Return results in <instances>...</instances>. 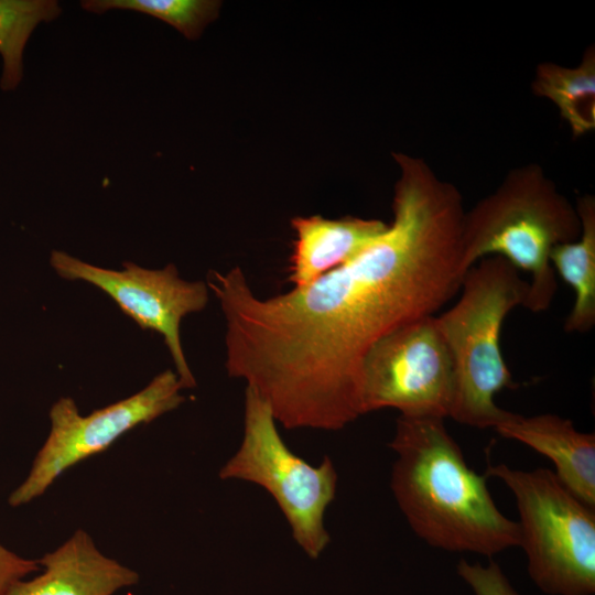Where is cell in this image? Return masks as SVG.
<instances>
[{
	"instance_id": "obj_4",
	"label": "cell",
	"mask_w": 595,
	"mask_h": 595,
	"mask_svg": "<svg viewBox=\"0 0 595 595\" xmlns=\"http://www.w3.org/2000/svg\"><path fill=\"white\" fill-rule=\"evenodd\" d=\"M461 288L457 303L436 316L454 368L450 416L473 428L495 429L509 413L496 404L495 396L516 386L500 333L508 313L524 305L529 282L506 259L491 256L466 272Z\"/></svg>"
},
{
	"instance_id": "obj_12",
	"label": "cell",
	"mask_w": 595,
	"mask_h": 595,
	"mask_svg": "<svg viewBox=\"0 0 595 595\" xmlns=\"http://www.w3.org/2000/svg\"><path fill=\"white\" fill-rule=\"evenodd\" d=\"M288 280L294 288L309 285L345 264L379 238L388 228L380 219L345 216L328 219L320 215L296 216Z\"/></svg>"
},
{
	"instance_id": "obj_10",
	"label": "cell",
	"mask_w": 595,
	"mask_h": 595,
	"mask_svg": "<svg viewBox=\"0 0 595 595\" xmlns=\"http://www.w3.org/2000/svg\"><path fill=\"white\" fill-rule=\"evenodd\" d=\"M37 561L40 574L6 595H113L139 583L137 571L104 554L83 529Z\"/></svg>"
},
{
	"instance_id": "obj_16",
	"label": "cell",
	"mask_w": 595,
	"mask_h": 595,
	"mask_svg": "<svg viewBox=\"0 0 595 595\" xmlns=\"http://www.w3.org/2000/svg\"><path fill=\"white\" fill-rule=\"evenodd\" d=\"M82 7L97 14L112 9L133 10L158 18L175 28L188 40L199 37L215 20L220 7L214 0H85Z\"/></svg>"
},
{
	"instance_id": "obj_18",
	"label": "cell",
	"mask_w": 595,
	"mask_h": 595,
	"mask_svg": "<svg viewBox=\"0 0 595 595\" xmlns=\"http://www.w3.org/2000/svg\"><path fill=\"white\" fill-rule=\"evenodd\" d=\"M40 571L37 560L23 558L0 543V595H6L18 582Z\"/></svg>"
},
{
	"instance_id": "obj_7",
	"label": "cell",
	"mask_w": 595,
	"mask_h": 595,
	"mask_svg": "<svg viewBox=\"0 0 595 595\" xmlns=\"http://www.w3.org/2000/svg\"><path fill=\"white\" fill-rule=\"evenodd\" d=\"M175 370L156 375L140 391L82 415L71 397L60 398L50 409L51 428L23 482L10 494L11 507L42 496L67 469L107 450L138 425L175 410L185 398Z\"/></svg>"
},
{
	"instance_id": "obj_13",
	"label": "cell",
	"mask_w": 595,
	"mask_h": 595,
	"mask_svg": "<svg viewBox=\"0 0 595 595\" xmlns=\"http://www.w3.org/2000/svg\"><path fill=\"white\" fill-rule=\"evenodd\" d=\"M576 210L580 237L555 246L550 253L554 271L574 291V303L564 323L566 333H587L595 325V198L583 195Z\"/></svg>"
},
{
	"instance_id": "obj_17",
	"label": "cell",
	"mask_w": 595,
	"mask_h": 595,
	"mask_svg": "<svg viewBox=\"0 0 595 595\" xmlns=\"http://www.w3.org/2000/svg\"><path fill=\"white\" fill-rule=\"evenodd\" d=\"M457 574L474 595H519L496 562L482 565L462 559L457 564Z\"/></svg>"
},
{
	"instance_id": "obj_9",
	"label": "cell",
	"mask_w": 595,
	"mask_h": 595,
	"mask_svg": "<svg viewBox=\"0 0 595 595\" xmlns=\"http://www.w3.org/2000/svg\"><path fill=\"white\" fill-rule=\"evenodd\" d=\"M50 264L63 279L84 281L109 295L142 329L163 337L183 389L196 385L180 335L182 320L204 310L209 289L204 281H187L173 263L161 269L125 261L121 270L98 267L67 252L54 250Z\"/></svg>"
},
{
	"instance_id": "obj_1",
	"label": "cell",
	"mask_w": 595,
	"mask_h": 595,
	"mask_svg": "<svg viewBox=\"0 0 595 595\" xmlns=\"http://www.w3.org/2000/svg\"><path fill=\"white\" fill-rule=\"evenodd\" d=\"M392 223L345 264L261 299L239 267L209 271L225 318V367L285 429L337 431L364 414L361 370L383 336L434 315L461 289L465 210L455 185L394 153Z\"/></svg>"
},
{
	"instance_id": "obj_15",
	"label": "cell",
	"mask_w": 595,
	"mask_h": 595,
	"mask_svg": "<svg viewBox=\"0 0 595 595\" xmlns=\"http://www.w3.org/2000/svg\"><path fill=\"white\" fill-rule=\"evenodd\" d=\"M62 9L56 0H0V55L2 90H13L23 77L24 47L41 22L56 19Z\"/></svg>"
},
{
	"instance_id": "obj_5",
	"label": "cell",
	"mask_w": 595,
	"mask_h": 595,
	"mask_svg": "<svg viewBox=\"0 0 595 595\" xmlns=\"http://www.w3.org/2000/svg\"><path fill=\"white\" fill-rule=\"evenodd\" d=\"M513 494L533 583L550 595L595 592V508L571 493L548 468L522 470L489 465Z\"/></svg>"
},
{
	"instance_id": "obj_2",
	"label": "cell",
	"mask_w": 595,
	"mask_h": 595,
	"mask_svg": "<svg viewBox=\"0 0 595 595\" xmlns=\"http://www.w3.org/2000/svg\"><path fill=\"white\" fill-rule=\"evenodd\" d=\"M390 487L413 532L445 551L494 556L520 547L517 521L496 506L486 475L465 462L444 419L399 415Z\"/></svg>"
},
{
	"instance_id": "obj_8",
	"label": "cell",
	"mask_w": 595,
	"mask_h": 595,
	"mask_svg": "<svg viewBox=\"0 0 595 595\" xmlns=\"http://www.w3.org/2000/svg\"><path fill=\"white\" fill-rule=\"evenodd\" d=\"M453 396V360L434 315L383 336L364 359V414L392 408L400 415L444 419Z\"/></svg>"
},
{
	"instance_id": "obj_3",
	"label": "cell",
	"mask_w": 595,
	"mask_h": 595,
	"mask_svg": "<svg viewBox=\"0 0 595 595\" xmlns=\"http://www.w3.org/2000/svg\"><path fill=\"white\" fill-rule=\"evenodd\" d=\"M580 234L576 207L538 164H527L510 171L495 192L465 212L461 271L465 275L484 257H501L531 274L523 306L545 311L558 285L550 253Z\"/></svg>"
},
{
	"instance_id": "obj_11",
	"label": "cell",
	"mask_w": 595,
	"mask_h": 595,
	"mask_svg": "<svg viewBox=\"0 0 595 595\" xmlns=\"http://www.w3.org/2000/svg\"><path fill=\"white\" fill-rule=\"evenodd\" d=\"M495 430L548 457L558 479L595 508V435L575 429L569 419L544 413L523 416L509 412Z\"/></svg>"
},
{
	"instance_id": "obj_14",
	"label": "cell",
	"mask_w": 595,
	"mask_h": 595,
	"mask_svg": "<svg viewBox=\"0 0 595 595\" xmlns=\"http://www.w3.org/2000/svg\"><path fill=\"white\" fill-rule=\"evenodd\" d=\"M534 95L552 101L574 137L595 128V50L588 47L576 66L542 63L532 82Z\"/></svg>"
},
{
	"instance_id": "obj_6",
	"label": "cell",
	"mask_w": 595,
	"mask_h": 595,
	"mask_svg": "<svg viewBox=\"0 0 595 595\" xmlns=\"http://www.w3.org/2000/svg\"><path fill=\"white\" fill-rule=\"evenodd\" d=\"M218 476L262 487L278 504L305 554L317 559L323 553L329 542L325 512L337 488L335 466L327 456L314 466L295 455L281 437L269 404L249 387L240 445Z\"/></svg>"
}]
</instances>
